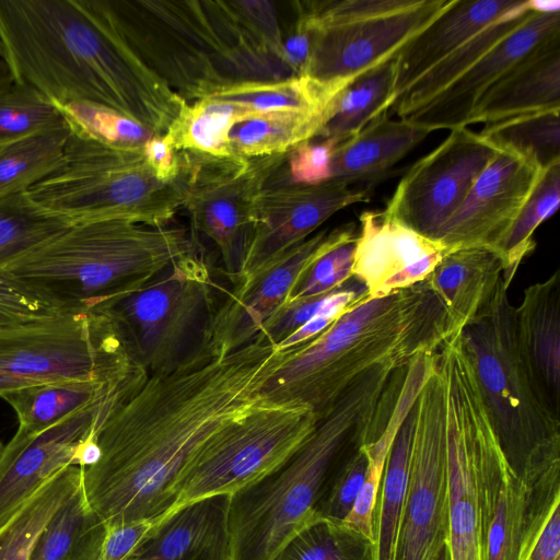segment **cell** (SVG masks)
<instances>
[{
  "label": "cell",
  "instance_id": "cell-53",
  "mask_svg": "<svg viewBox=\"0 0 560 560\" xmlns=\"http://www.w3.org/2000/svg\"><path fill=\"white\" fill-rule=\"evenodd\" d=\"M294 5L296 21L289 37L283 39L282 59L293 75H303L312 50L313 27L300 2L295 1Z\"/></svg>",
  "mask_w": 560,
  "mask_h": 560
},
{
  "label": "cell",
  "instance_id": "cell-15",
  "mask_svg": "<svg viewBox=\"0 0 560 560\" xmlns=\"http://www.w3.org/2000/svg\"><path fill=\"white\" fill-rule=\"evenodd\" d=\"M407 493L395 560H434L448 541L447 390L436 352L412 406Z\"/></svg>",
  "mask_w": 560,
  "mask_h": 560
},
{
  "label": "cell",
  "instance_id": "cell-37",
  "mask_svg": "<svg viewBox=\"0 0 560 560\" xmlns=\"http://www.w3.org/2000/svg\"><path fill=\"white\" fill-rule=\"evenodd\" d=\"M330 116V113H262L231 129V149L245 158L284 154L317 138Z\"/></svg>",
  "mask_w": 560,
  "mask_h": 560
},
{
  "label": "cell",
  "instance_id": "cell-44",
  "mask_svg": "<svg viewBox=\"0 0 560 560\" xmlns=\"http://www.w3.org/2000/svg\"><path fill=\"white\" fill-rule=\"evenodd\" d=\"M276 560H375V548L343 522L320 518L295 536Z\"/></svg>",
  "mask_w": 560,
  "mask_h": 560
},
{
  "label": "cell",
  "instance_id": "cell-35",
  "mask_svg": "<svg viewBox=\"0 0 560 560\" xmlns=\"http://www.w3.org/2000/svg\"><path fill=\"white\" fill-rule=\"evenodd\" d=\"M413 431L412 408L390 446L373 512L375 560H395L408 487Z\"/></svg>",
  "mask_w": 560,
  "mask_h": 560
},
{
  "label": "cell",
  "instance_id": "cell-32",
  "mask_svg": "<svg viewBox=\"0 0 560 560\" xmlns=\"http://www.w3.org/2000/svg\"><path fill=\"white\" fill-rule=\"evenodd\" d=\"M348 86L308 75H291L279 80L229 84L206 97L240 104L256 114L304 112L331 115L338 97Z\"/></svg>",
  "mask_w": 560,
  "mask_h": 560
},
{
  "label": "cell",
  "instance_id": "cell-55",
  "mask_svg": "<svg viewBox=\"0 0 560 560\" xmlns=\"http://www.w3.org/2000/svg\"><path fill=\"white\" fill-rule=\"evenodd\" d=\"M526 560H560V505L551 513Z\"/></svg>",
  "mask_w": 560,
  "mask_h": 560
},
{
  "label": "cell",
  "instance_id": "cell-52",
  "mask_svg": "<svg viewBox=\"0 0 560 560\" xmlns=\"http://www.w3.org/2000/svg\"><path fill=\"white\" fill-rule=\"evenodd\" d=\"M155 528L154 521L139 520L107 527L101 560H130Z\"/></svg>",
  "mask_w": 560,
  "mask_h": 560
},
{
  "label": "cell",
  "instance_id": "cell-20",
  "mask_svg": "<svg viewBox=\"0 0 560 560\" xmlns=\"http://www.w3.org/2000/svg\"><path fill=\"white\" fill-rule=\"evenodd\" d=\"M330 232L320 231L291 247L236 284L214 308L206 343L229 354L254 341L265 322L288 300L300 272L324 249Z\"/></svg>",
  "mask_w": 560,
  "mask_h": 560
},
{
  "label": "cell",
  "instance_id": "cell-59",
  "mask_svg": "<svg viewBox=\"0 0 560 560\" xmlns=\"http://www.w3.org/2000/svg\"><path fill=\"white\" fill-rule=\"evenodd\" d=\"M5 57H7V52H5V47H4V44L0 37V59L1 60H5Z\"/></svg>",
  "mask_w": 560,
  "mask_h": 560
},
{
  "label": "cell",
  "instance_id": "cell-27",
  "mask_svg": "<svg viewBox=\"0 0 560 560\" xmlns=\"http://www.w3.org/2000/svg\"><path fill=\"white\" fill-rule=\"evenodd\" d=\"M499 254L483 247L447 253L427 277L444 305L455 332L468 325L493 298L502 280Z\"/></svg>",
  "mask_w": 560,
  "mask_h": 560
},
{
  "label": "cell",
  "instance_id": "cell-36",
  "mask_svg": "<svg viewBox=\"0 0 560 560\" xmlns=\"http://www.w3.org/2000/svg\"><path fill=\"white\" fill-rule=\"evenodd\" d=\"M82 482V467L69 465L54 475L0 528V560H28L54 514Z\"/></svg>",
  "mask_w": 560,
  "mask_h": 560
},
{
  "label": "cell",
  "instance_id": "cell-6",
  "mask_svg": "<svg viewBox=\"0 0 560 560\" xmlns=\"http://www.w3.org/2000/svg\"><path fill=\"white\" fill-rule=\"evenodd\" d=\"M196 252L180 226L125 220L73 224L0 270L61 312H91L151 282Z\"/></svg>",
  "mask_w": 560,
  "mask_h": 560
},
{
  "label": "cell",
  "instance_id": "cell-49",
  "mask_svg": "<svg viewBox=\"0 0 560 560\" xmlns=\"http://www.w3.org/2000/svg\"><path fill=\"white\" fill-rule=\"evenodd\" d=\"M337 142L324 139L308 140L287 154L288 172L292 184L317 185L331 179V162Z\"/></svg>",
  "mask_w": 560,
  "mask_h": 560
},
{
  "label": "cell",
  "instance_id": "cell-22",
  "mask_svg": "<svg viewBox=\"0 0 560 560\" xmlns=\"http://www.w3.org/2000/svg\"><path fill=\"white\" fill-rule=\"evenodd\" d=\"M560 35V12L532 11L513 33L405 120L431 131L467 127L479 98L546 40Z\"/></svg>",
  "mask_w": 560,
  "mask_h": 560
},
{
  "label": "cell",
  "instance_id": "cell-2",
  "mask_svg": "<svg viewBox=\"0 0 560 560\" xmlns=\"http://www.w3.org/2000/svg\"><path fill=\"white\" fill-rule=\"evenodd\" d=\"M14 80L57 105L88 101L164 135L187 104L132 50L103 0H0Z\"/></svg>",
  "mask_w": 560,
  "mask_h": 560
},
{
  "label": "cell",
  "instance_id": "cell-18",
  "mask_svg": "<svg viewBox=\"0 0 560 560\" xmlns=\"http://www.w3.org/2000/svg\"><path fill=\"white\" fill-rule=\"evenodd\" d=\"M129 390L85 407L38 433L18 428L0 452V528L54 475L79 466V453L97 422Z\"/></svg>",
  "mask_w": 560,
  "mask_h": 560
},
{
  "label": "cell",
  "instance_id": "cell-4",
  "mask_svg": "<svg viewBox=\"0 0 560 560\" xmlns=\"http://www.w3.org/2000/svg\"><path fill=\"white\" fill-rule=\"evenodd\" d=\"M396 371L383 364L360 376L283 465L230 497L231 560H276L320 520L316 505L332 467L350 448L378 436L381 409Z\"/></svg>",
  "mask_w": 560,
  "mask_h": 560
},
{
  "label": "cell",
  "instance_id": "cell-26",
  "mask_svg": "<svg viewBox=\"0 0 560 560\" xmlns=\"http://www.w3.org/2000/svg\"><path fill=\"white\" fill-rule=\"evenodd\" d=\"M520 342L544 399L560 417V270L527 287L516 306Z\"/></svg>",
  "mask_w": 560,
  "mask_h": 560
},
{
  "label": "cell",
  "instance_id": "cell-23",
  "mask_svg": "<svg viewBox=\"0 0 560 560\" xmlns=\"http://www.w3.org/2000/svg\"><path fill=\"white\" fill-rule=\"evenodd\" d=\"M521 2L452 0L451 5L440 16L412 37L396 55L393 103L438 62Z\"/></svg>",
  "mask_w": 560,
  "mask_h": 560
},
{
  "label": "cell",
  "instance_id": "cell-42",
  "mask_svg": "<svg viewBox=\"0 0 560 560\" xmlns=\"http://www.w3.org/2000/svg\"><path fill=\"white\" fill-rule=\"evenodd\" d=\"M559 202L560 162L540 173L529 197L498 249L503 266V282L508 288L524 258L536 248L535 231L556 213Z\"/></svg>",
  "mask_w": 560,
  "mask_h": 560
},
{
  "label": "cell",
  "instance_id": "cell-33",
  "mask_svg": "<svg viewBox=\"0 0 560 560\" xmlns=\"http://www.w3.org/2000/svg\"><path fill=\"white\" fill-rule=\"evenodd\" d=\"M107 526L91 509L81 486L39 534L28 560H101Z\"/></svg>",
  "mask_w": 560,
  "mask_h": 560
},
{
  "label": "cell",
  "instance_id": "cell-29",
  "mask_svg": "<svg viewBox=\"0 0 560 560\" xmlns=\"http://www.w3.org/2000/svg\"><path fill=\"white\" fill-rule=\"evenodd\" d=\"M148 376L139 375L118 383L85 380L50 382L13 390L1 398L14 410L19 429L38 433L116 393L140 388Z\"/></svg>",
  "mask_w": 560,
  "mask_h": 560
},
{
  "label": "cell",
  "instance_id": "cell-24",
  "mask_svg": "<svg viewBox=\"0 0 560 560\" xmlns=\"http://www.w3.org/2000/svg\"><path fill=\"white\" fill-rule=\"evenodd\" d=\"M230 497L187 504L161 521L130 560H231Z\"/></svg>",
  "mask_w": 560,
  "mask_h": 560
},
{
  "label": "cell",
  "instance_id": "cell-41",
  "mask_svg": "<svg viewBox=\"0 0 560 560\" xmlns=\"http://www.w3.org/2000/svg\"><path fill=\"white\" fill-rule=\"evenodd\" d=\"M73 224L35 203L25 192L0 199V270Z\"/></svg>",
  "mask_w": 560,
  "mask_h": 560
},
{
  "label": "cell",
  "instance_id": "cell-45",
  "mask_svg": "<svg viewBox=\"0 0 560 560\" xmlns=\"http://www.w3.org/2000/svg\"><path fill=\"white\" fill-rule=\"evenodd\" d=\"M357 236L354 223L330 231L327 245L300 272L287 301L326 294L350 280Z\"/></svg>",
  "mask_w": 560,
  "mask_h": 560
},
{
  "label": "cell",
  "instance_id": "cell-40",
  "mask_svg": "<svg viewBox=\"0 0 560 560\" xmlns=\"http://www.w3.org/2000/svg\"><path fill=\"white\" fill-rule=\"evenodd\" d=\"M560 109L515 116L485 125L479 136L541 171L560 162Z\"/></svg>",
  "mask_w": 560,
  "mask_h": 560
},
{
  "label": "cell",
  "instance_id": "cell-34",
  "mask_svg": "<svg viewBox=\"0 0 560 560\" xmlns=\"http://www.w3.org/2000/svg\"><path fill=\"white\" fill-rule=\"evenodd\" d=\"M258 115L240 104L203 97L187 103L164 135L177 152L232 156L231 129Z\"/></svg>",
  "mask_w": 560,
  "mask_h": 560
},
{
  "label": "cell",
  "instance_id": "cell-16",
  "mask_svg": "<svg viewBox=\"0 0 560 560\" xmlns=\"http://www.w3.org/2000/svg\"><path fill=\"white\" fill-rule=\"evenodd\" d=\"M497 153L467 127L451 130L404 174L383 214L439 241L442 229Z\"/></svg>",
  "mask_w": 560,
  "mask_h": 560
},
{
  "label": "cell",
  "instance_id": "cell-57",
  "mask_svg": "<svg viewBox=\"0 0 560 560\" xmlns=\"http://www.w3.org/2000/svg\"><path fill=\"white\" fill-rule=\"evenodd\" d=\"M12 81H14V75L11 68L5 61L0 59V86L11 83Z\"/></svg>",
  "mask_w": 560,
  "mask_h": 560
},
{
  "label": "cell",
  "instance_id": "cell-47",
  "mask_svg": "<svg viewBox=\"0 0 560 560\" xmlns=\"http://www.w3.org/2000/svg\"><path fill=\"white\" fill-rule=\"evenodd\" d=\"M528 487L509 467L501 480L487 536V560H518Z\"/></svg>",
  "mask_w": 560,
  "mask_h": 560
},
{
  "label": "cell",
  "instance_id": "cell-9",
  "mask_svg": "<svg viewBox=\"0 0 560 560\" xmlns=\"http://www.w3.org/2000/svg\"><path fill=\"white\" fill-rule=\"evenodd\" d=\"M26 194L72 224L125 220L168 225L183 207L179 178L159 180L142 148L110 147L71 131L60 168Z\"/></svg>",
  "mask_w": 560,
  "mask_h": 560
},
{
  "label": "cell",
  "instance_id": "cell-8",
  "mask_svg": "<svg viewBox=\"0 0 560 560\" xmlns=\"http://www.w3.org/2000/svg\"><path fill=\"white\" fill-rule=\"evenodd\" d=\"M436 357L447 390L450 556L487 560L489 523L510 466L460 337L445 341Z\"/></svg>",
  "mask_w": 560,
  "mask_h": 560
},
{
  "label": "cell",
  "instance_id": "cell-17",
  "mask_svg": "<svg viewBox=\"0 0 560 560\" xmlns=\"http://www.w3.org/2000/svg\"><path fill=\"white\" fill-rule=\"evenodd\" d=\"M350 185L339 179L317 185H265L253 203L252 232L241 281L305 241L336 212L370 201V188Z\"/></svg>",
  "mask_w": 560,
  "mask_h": 560
},
{
  "label": "cell",
  "instance_id": "cell-60",
  "mask_svg": "<svg viewBox=\"0 0 560 560\" xmlns=\"http://www.w3.org/2000/svg\"><path fill=\"white\" fill-rule=\"evenodd\" d=\"M2 447H3V444L0 442V452H1Z\"/></svg>",
  "mask_w": 560,
  "mask_h": 560
},
{
  "label": "cell",
  "instance_id": "cell-12",
  "mask_svg": "<svg viewBox=\"0 0 560 560\" xmlns=\"http://www.w3.org/2000/svg\"><path fill=\"white\" fill-rule=\"evenodd\" d=\"M317 422L307 407L258 399L195 454L175 485L172 506L156 525L187 504L232 495L268 476L308 440Z\"/></svg>",
  "mask_w": 560,
  "mask_h": 560
},
{
  "label": "cell",
  "instance_id": "cell-38",
  "mask_svg": "<svg viewBox=\"0 0 560 560\" xmlns=\"http://www.w3.org/2000/svg\"><path fill=\"white\" fill-rule=\"evenodd\" d=\"M394 83L395 58L359 77L340 94L318 137L340 143L357 135L390 109Z\"/></svg>",
  "mask_w": 560,
  "mask_h": 560
},
{
  "label": "cell",
  "instance_id": "cell-39",
  "mask_svg": "<svg viewBox=\"0 0 560 560\" xmlns=\"http://www.w3.org/2000/svg\"><path fill=\"white\" fill-rule=\"evenodd\" d=\"M68 126L0 147V199L25 192L60 168Z\"/></svg>",
  "mask_w": 560,
  "mask_h": 560
},
{
  "label": "cell",
  "instance_id": "cell-30",
  "mask_svg": "<svg viewBox=\"0 0 560 560\" xmlns=\"http://www.w3.org/2000/svg\"><path fill=\"white\" fill-rule=\"evenodd\" d=\"M532 11L528 1L483 27L409 86L392 105L400 119L418 110L468 71L486 54L520 27Z\"/></svg>",
  "mask_w": 560,
  "mask_h": 560
},
{
  "label": "cell",
  "instance_id": "cell-1",
  "mask_svg": "<svg viewBox=\"0 0 560 560\" xmlns=\"http://www.w3.org/2000/svg\"><path fill=\"white\" fill-rule=\"evenodd\" d=\"M272 351L259 338L229 354L205 345L109 409L92 434L100 457L82 467L86 501L107 527L156 525L195 454L258 401Z\"/></svg>",
  "mask_w": 560,
  "mask_h": 560
},
{
  "label": "cell",
  "instance_id": "cell-14",
  "mask_svg": "<svg viewBox=\"0 0 560 560\" xmlns=\"http://www.w3.org/2000/svg\"><path fill=\"white\" fill-rule=\"evenodd\" d=\"M287 154L218 158L179 152L182 208L192 230L215 245L223 272L234 285L242 279L254 200L282 167Z\"/></svg>",
  "mask_w": 560,
  "mask_h": 560
},
{
  "label": "cell",
  "instance_id": "cell-51",
  "mask_svg": "<svg viewBox=\"0 0 560 560\" xmlns=\"http://www.w3.org/2000/svg\"><path fill=\"white\" fill-rule=\"evenodd\" d=\"M61 311L0 275V326L38 319Z\"/></svg>",
  "mask_w": 560,
  "mask_h": 560
},
{
  "label": "cell",
  "instance_id": "cell-54",
  "mask_svg": "<svg viewBox=\"0 0 560 560\" xmlns=\"http://www.w3.org/2000/svg\"><path fill=\"white\" fill-rule=\"evenodd\" d=\"M145 162L162 182H174L180 173V155L166 135L151 137L142 147Z\"/></svg>",
  "mask_w": 560,
  "mask_h": 560
},
{
  "label": "cell",
  "instance_id": "cell-10",
  "mask_svg": "<svg viewBox=\"0 0 560 560\" xmlns=\"http://www.w3.org/2000/svg\"><path fill=\"white\" fill-rule=\"evenodd\" d=\"M149 375L110 320L96 312H59L0 326V397L44 383H118Z\"/></svg>",
  "mask_w": 560,
  "mask_h": 560
},
{
  "label": "cell",
  "instance_id": "cell-3",
  "mask_svg": "<svg viewBox=\"0 0 560 560\" xmlns=\"http://www.w3.org/2000/svg\"><path fill=\"white\" fill-rule=\"evenodd\" d=\"M448 314L425 280L389 295H368L308 341L271 353L260 400L311 409L320 420L364 373L405 369L455 335Z\"/></svg>",
  "mask_w": 560,
  "mask_h": 560
},
{
  "label": "cell",
  "instance_id": "cell-5",
  "mask_svg": "<svg viewBox=\"0 0 560 560\" xmlns=\"http://www.w3.org/2000/svg\"><path fill=\"white\" fill-rule=\"evenodd\" d=\"M104 2L127 44L185 101L229 84L285 74L283 63L240 20L232 1Z\"/></svg>",
  "mask_w": 560,
  "mask_h": 560
},
{
  "label": "cell",
  "instance_id": "cell-48",
  "mask_svg": "<svg viewBox=\"0 0 560 560\" xmlns=\"http://www.w3.org/2000/svg\"><path fill=\"white\" fill-rule=\"evenodd\" d=\"M366 468L364 445L354 446L340 457L329 472L316 505L320 518L346 520L362 488Z\"/></svg>",
  "mask_w": 560,
  "mask_h": 560
},
{
  "label": "cell",
  "instance_id": "cell-7",
  "mask_svg": "<svg viewBox=\"0 0 560 560\" xmlns=\"http://www.w3.org/2000/svg\"><path fill=\"white\" fill-rule=\"evenodd\" d=\"M508 289L502 278L460 338L503 455L528 485L560 465V417L544 399L527 364Z\"/></svg>",
  "mask_w": 560,
  "mask_h": 560
},
{
  "label": "cell",
  "instance_id": "cell-56",
  "mask_svg": "<svg viewBox=\"0 0 560 560\" xmlns=\"http://www.w3.org/2000/svg\"><path fill=\"white\" fill-rule=\"evenodd\" d=\"M530 11L538 13L560 12V1L558 0H528Z\"/></svg>",
  "mask_w": 560,
  "mask_h": 560
},
{
  "label": "cell",
  "instance_id": "cell-13",
  "mask_svg": "<svg viewBox=\"0 0 560 560\" xmlns=\"http://www.w3.org/2000/svg\"><path fill=\"white\" fill-rule=\"evenodd\" d=\"M313 27L303 75L350 85L396 57L452 0L299 1Z\"/></svg>",
  "mask_w": 560,
  "mask_h": 560
},
{
  "label": "cell",
  "instance_id": "cell-28",
  "mask_svg": "<svg viewBox=\"0 0 560 560\" xmlns=\"http://www.w3.org/2000/svg\"><path fill=\"white\" fill-rule=\"evenodd\" d=\"M385 112L357 135L337 144L331 162V179L371 182L412 151L432 131L405 119L393 120Z\"/></svg>",
  "mask_w": 560,
  "mask_h": 560
},
{
  "label": "cell",
  "instance_id": "cell-21",
  "mask_svg": "<svg viewBox=\"0 0 560 560\" xmlns=\"http://www.w3.org/2000/svg\"><path fill=\"white\" fill-rule=\"evenodd\" d=\"M453 249L389 219L382 211L360 215L352 277L377 299L427 279Z\"/></svg>",
  "mask_w": 560,
  "mask_h": 560
},
{
  "label": "cell",
  "instance_id": "cell-43",
  "mask_svg": "<svg viewBox=\"0 0 560 560\" xmlns=\"http://www.w3.org/2000/svg\"><path fill=\"white\" fill-rule=\"evenodd\" d=\"M66 126L58 106L28 83L0 86V147Z\"/></svg>",
  "mask_w": 560,
  "mask_h": 560
},
{
  "label": "cell",
  "instance_id": "cell-58",
  "mask_svg": "<svg viewBox=\"0 0 560 560\" xmlns=\"http://www.w3.org/2000/svg\"><path fill=\"white\" fill-rule=\"evenodd\" d=\"M434 560H451L450 550L447 544L440 550Z\"/></svg>",
  "mask_w": 560,
  "mask_h": 560
},
{
  "label": "cell",
  "instance_id": "cell-50",
  "mask_svg": "<svg viewBox=\"0 0 560 560\" xmlns=\"http://www.w3.org/2000/svg\"><path fill=\"white\" fill-rule=\"evenodd\" d=\"M336 290L326 294L284 302L265 322L257 338L275 348L318 314Z\"/></svg>",
  "mask_w": 560,
  "mask_h": 560
},
{
  "label": "cell",
  "instance_id": "cell-11",
  "mask_svg": "<svg viewBox=\"0 0 560 560\" xmlns=\"http://www.w3.org/2000/svg\"><path fill=\"white\" fill-rule=\"evenodd\" d=\"M214 282L197 252L143 288L91 312L106 316L129 354L150 374L171 371L206 345Z\"/></svg>",
  "mask_w": 560,
  "mask_h": 560
},
{
  "label": "cell",
  "instance_id": "cell-19",
  "mask_svg": "<svg viewBox=\"0 0 560 560\" xmlns=\"http://www.w3.org/2000/svg\"><path fill=\"white\" fill-rule=\"evenodd\" d=\"M542 171L506 151L479 175L467 197L442 229L439 241L450 249H498Z\"/></svg>",
  "mask_w": 560,
  "mask_h": 560
},
{
  "label": "cell",
  "instance_id": "cell-25",
  "mask_svg": "<svg viewBox=\"0 0 560 560\" xmlns=\"http://www.w3.org/2000/svg\"><path fill=\"white\" fill-rule=\"evenodd\" d=\"M560 109V35L526 56L477 102L468 125Z\"/></svg>",
  "mask_w": 560,
  "mask_h": 560
},
{
  "label": "cell",
  "instance_id": "cell-31",
  "mask_svg": "<svg viewBox=\"0 0 560 560\" xmlns=\"http://www.w3.org/2000/svg\"><path fill=\"white\" fill-rule=\"evenodd\" d=\"M433 361L434 353H421L408 364L386 424L377 439L364 444L368 457L364 482L343 523L373 542V512L387 456L398 429L412 408L431 371Z\"/></svg>",
  "mask_w": 560,
  "mask_h": 560
},
{
  "label": "cell",
  "instance_id": "cell-46",
  "mask_svg": "<svg viewBox=\"0 0 560 560\" xmlns=\"http://www.w3.org/2000/svg\"><path fill=\"white\" fill-rule=\"evenodd\" d=\"M57 106L71 132L106 145L142 148L155 136L140 122L101 104L77 101Z\"/></svg>",
  "mask_w": 560,
  "mask_h": 560
}]
</instances>
